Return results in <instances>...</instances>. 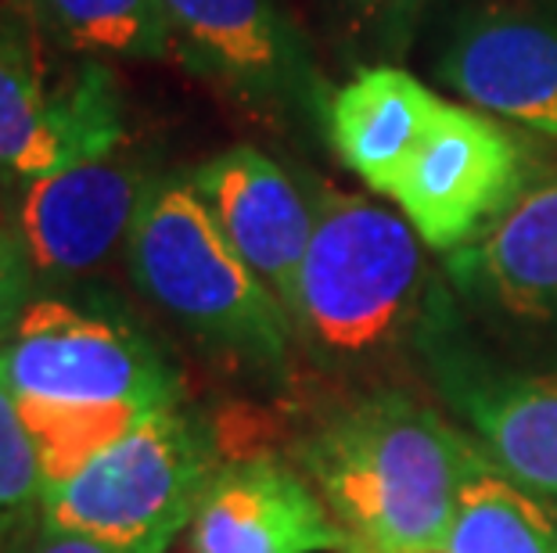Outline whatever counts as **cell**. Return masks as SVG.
<instances>
[{
  "instance_id": "6da1fadb",
  "label": "cell",
  "mask_w": 557,
  "mask_h": 553,
  "mask_svg": "<svg viewBox=\"0 0 557 553\" xmlns=\"http://www.w3.org/2000/svg\"><path fill=\"white\" fill-rule=\"evenodd\" d=\"M0 388L15 403L44 492L184 403L181 367L126 305L62 288L37 291L0 341Z\"/></svg>"
},
{
  "instance_id": "7a4b0ae2",
  "label": "cell",
  "mask_w": 557,
  "mask_h": 553,
  "mask_svg": "<svg viewBox=\"0 0 557 553\" xmlns=\"http://www.w3.org/2000/svg\"><path fill=\"white\" fill-rule=\"evenodd\" d=\"M471 439L399 388H377L327 414L302 442L313 481L352 546L446 550Z\"/></svg>"
},
{
  "instance_id": "3957f363",
  "label": "cell",
  "mask_w": 557,
  "mask_h": 553,
  "mask_svg": "<svg viewBox=\"0 0 557 553\" xmlns=\"http://www.w3.org/2000/svg\"><path fill=\"white\" fill-rule=\"evenodd\" d=\"M134 288L195 345L259 381L288 374L295 324L227 241L191 176H159L126 241Z\"/></svg>"
},
{
  "instance_id": "277c9868",
  "label": "cell",
  "mask_w": 557,
  "mask_h": 553,
  "mask_svg": "<svg viewBox=\"0 0 557 553\" xmlns=\"http://www.w3.org/2000/svg\"><path fill=\"white\" fill-rule=\"evenodd\" d=\"M421 238L399 213L317 187L295 299V341L324 367H367L421 331L432 302Z\"/></svg>"
},
{
  "instance_id": "5b68a950",
  "label": "cell",
  "mask_w": 557,
  "mask_h": 553,
  "mask_svg": "<svg viewBox=\"0 0 557 553\" xmlns=\"http://www.w3.org/2000/svg\"><path fill=\"white\" fill-rule=\"evenodd\" d=\"M220 439L191 406H170L129 431L76 478L47 489L40 521L98 543L165 553L223 470Z\"/></svg>"
},
{
  "instance_id": "8992f818",
  "label": "cell",
  "mask_w": 557,
  "mask_h": 553,
  "mask_svg": "<svg viewBox=\"0 0 557 553\" xmlns=\"http://www.w3.org/2000/svg\"><path fill=\"white\" fill-rule=\"evenodd\" d=\"M413 349L479 450L507 478L557 507V370L493 360L443 291H432Z\"/></svg>"
},
{
  "instance_id": "52a82bcc",
  "label": "cell",
  "mask_w": 557,
  "mask_h": 553,
  "mask_svg": "<svg viewBox=\"0 0 557 553\" xmlns=\"http://www.w3.org/2000/svg\"><path fill=\"white\" fill-rule=\"evenodd\" d=\"M525 187V151L511 129L471 104L443 101L388 198L421 244L460 252L475 244Z\"/></svg>"
},
{
  "instance_id": "ba28073f",
  "label": "cell",
  "mask_w": 557,
  "mask_h": 553,
  "mask_svg": "<svg viewBox=\"0 0 557 553\" xmlns=\"http://www.w3.org/2000/svg\"><path fill=\"white\" fill-rule=\"evenodd\" d=\"M123 144V90L112 68L94 58L54 87L26 33L0 22V180L29 187Z\"/></svg>"
},
{
  "instance_id": "9c48e42d",
  "label": "cell",
  "mask_w": 557,
  "mask_h": 553,
  "mask_svg": "<svg viewBox=\"0 0 557 553\" xmlns=\"http://www.w3.org/2000/svg\"><path fill=\"white\" fill-rule=\"evenodd\" d=\"M156 180L159 173L123 144L22 187L15 227L40 285H76L126 252L129 230Z\"/></svg>"
},
{
  "instance_id": "30bf717a",
  "label": "cell",
  "mask_w": 557,
  "mask_h": 553,
  "mask_svg": "<svg viewBox=\"0 0 557 553\" xmlns=\"http://www.w3.org/2000/svg\"><path fill=\"white\" fill-rule=\"evenodd\" d=\"M176 54L267 109H320V79L277 0H162Z\"/></svg>"
},
{
  "instance_id": "8fae6325",
  "label": "cell",
  "mask_w": 557,
  "mask_h": 553,
  "mask_svg": "<svg viewBox=\"0 0 557 553\" xmlns=\"http://www.w3.org/2000/svg\"><path fill=\"white\" fill-rule=\"evenodd\" d=\"M191 184L227 241L292 316L302 259L313 238L310 198L281 169V162L252 144L227 148L201 162Z\"/></svg>"
},
{
  "instance_id": "7c38bea8",
  "label": "cell",
  "mask_w": 557,
  "mask_h": 553,
  "mask_svg": "<svg viewBox=\"0 0 557 553\" xmlns=\"http://www.w3.org/2000/svg\"><path fill=\"white\" fill-rule=\"evenodd\" d=\"M195 553H349L313 481L274 456L227 461L191 521Z\"/></svg>"
},
{
  "instance_id": "4fadbf2b",
  "label": "cell",
  "mask_w": 557,
  "mask_h": 553,
  "mask_svg": "<svg viewBox=\"0 0 557 553\" xmlns=\"http://www.w3.org/2000/svg\"><path fill=\"white\" fill-rule=\"evenodd\" d=\"M435 73L471 109L557 137V22L529 11L468 15Z\"/></svg>"
},
{
  "instance_id": "5bb4252c",
  "label": "cell",
  "mask_w": 557,
  "mask_h": 553,
  "mask_svg": "<svg viewBox=\"0 0 557 553\" xmlns=\"http://www.w3.org/2000/svg\"><path fill=\"white\" fill-rule=\"evenodd\" d=\"M449 280L482 310L557 331V173L529 184L475 244L449 255Z\"/></svg>"
},
{
  "instance_id": "9a60e30c",
  "label": "cell",
  "mask_w": 557,
  "mask_h": 553,
  "mask_svg": "<svg viewBox=\"0 0 557 553\" xmlns=\"http://www.w3.org/2000/svg\"><path fill=\"white\" fill-rule=\"evenodd\" d=\"M443 98L396 65L363 68L327 101V137L338 159L388 198L421 148Z\"/></svg>"
},
{
  "instance_id": "2e32d148",
  "label": "cell",
  "mask_w": 557,
  "mask_h": 553,
  "mask_svg": "<svg viewBox=\"0 0 557 553\" xmlns=\"http://www.w3.org/2000/svg\"><path fill=\"white\" fill-rule=\"evenodd\" d=\"M446 553H557V507L507 478L471 439Z\"/></svg>"
},
{
  "instance_id": "e0dca14e",
  "label": "cell",
  "mask_w": 557,
  "mask_h": 553,
  "mask_svg": "<svg viewBox=\"0 0 557 553\" xmlns=\"http://www.w3.org/2000/svg\"><path fill=\"white\" fill-rule=\"evenodd\" d=\"M29 29L83 58L162 62L176 54L162 0H18Z\"/></svg>"
},
{
  "instance_id": "ac0fdd59",
  "label": "cell",
  "mask_w": 557,
  "mask_h": 553,
  "mask_svg": "<svg viewBox=\"0 0 557 553\" xmlns=\"http://www.w3.org/2000/svg\"><path fill=\"white\" fill-rule=\"evenodd\" d=\"M44 478L11 395L0 388V553L40 521Z\"/></svg>"
},
{
  "instance_id": "d6986e66",
  "label": "cell",
  "mask_w": 557,
  "mask_h": 553,
  "mask_svg": "<svg viewBox=\"0 0 557 553\" xmlns=\"http://www.w3.org/2000/svg\"><path fill=\"white\" fill-rule=\"evenodd\" d=\"M429 0H338L352 37H367L377 47H403L418 26Z\"/></svg>"
},
{
  "instance_id": "ffe728a7",
  "label": "cell",
  "mask_w": 557,
  "mask_h": 553,
  "mask_svg": "<svg viewBox=\"0 0 557 553\" xmlns=\"http://www.w3.org/2000/svg\"><path fill=\"white\" fill-rule=\"evenodd\" d=\"M37 291L40 280L29 263L26 241H22L15 223H8V227H0V341L8 338Z\"/></svg>"
},
{
  "instance_id": "44dd1931",
  "label": "cell",
  "mask_w": 557,
  "mask_h": 553,
  "mask_svg": "<svg viewBox=\"0 0 557 553\" xmlns=\"http://www.w3.org/2000/svg\"><path fill=\"white\" fill-rule=\"evenodd\" d=\"M4 553H134V550L98 543V539H87L76 532H58V528H47L44 521H37L33 528H26Z\"/></svg>"
},
{
  "instance_id": "7402d4cb",
  "label": "cell",
  "mask_w": 557,
  "mask_h": 553,
  "mask_svg": "<svg viewBox=\"0 0 557 553\" xmlns=\"http://www.w3.org/2000/svg\"><path fill=\"white\" fill-rule=\"evenodd\" d=\"M8 223H15L8 216V209H4V198H0V227H8Z\"/></svg>"
},
{
  "instance_id": "603a6c76",
  "label": "cell",
  "mask_w": 557,
  "mask_h": 553,
  "mask_svg": "<svg viewBox=\"0 0 557 553\" xmlns=\"http://www.w3.org/2000/svg\"><path fill=\"white\" fill-rule=\"evenodd\" d=\"M418 553H446V550H418Z\"/></svg>"
},
{
  "instance_id": "cb8c5ba5",
  "label": "cell",
  "mask_w": 557,
  "mask_h": 553,
  "mask_svg": "<svg viewBox=\"0 0 557 553\" xmlns=\"http://www.w3.org/2000/svg\"><path fill=\"white\" fill-rule=\"evenodd\" d=\"M349 553H367V550H357V546H352V550H349Z\"/></svg>"
}]
</instances>
